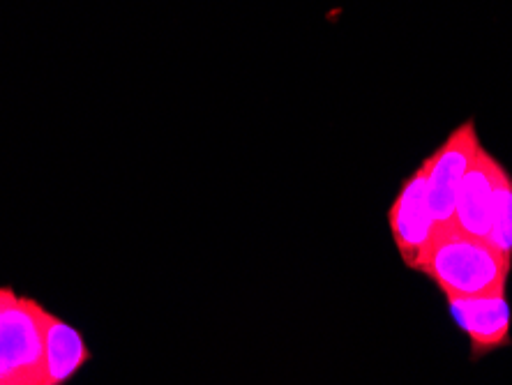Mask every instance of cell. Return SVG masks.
<instances>
[{
    "label": "cell",
    "mask_w": 512,
    "mask_h": 385,
    "mask_svg": "<svg viewBox=\"0 0 512 385\" xmlns=\"http://www.w3.org/2000/svg\"><path fill=\"white\" fill-rule=\"evenodd\" d=\"M418 273L432 279L446 298L483 296L506 291L512 261L485 240L450 229L434 238Z\"/></svg>",
    "instance_id": "obj_1"
},
{
    "label": "cell",
    "mask_w": 512,
    "mask_h": 385,
    "mask_svg": "<svg viewBox=\"0 0 512 385\" xmlns=\"http://www.w3.org/2000/svg\"><path fill=\"white\" fill-rule=\"evenodd\" d=\"M42 309L0 286V385H44Z\"/></svg>",
    "instance_id": "obj_2"
},
{
    "label": "cell",
    "mask_w": 512,
    "mask_h": 385,
    "mask_svg": "<svg viewBox=\"0 0 512 385\" xmlns=\"http://www.w3.org/2000/svg\"><path fill=\"white\" fill-rule=\"evenodd\" d=\"M480 137L473 120L457 125L446 141L423 162L427 169V199L432 210L436 236L455 229V203L466 169L480 146Z\"/></svg>",
    "instance_id": "obj_3"
},
{
    "label": "cell",
    "mask_w": 512,
    "mask_h": 385,
    "mask_svg": "<svg viewBox=\"0 0 512 385\" xmlns=\"http://www.w3.org/2000/svg\"><path fill=\"white\" fill-rule=\"evenodd\" d=\"M388 224L395 247L402 261L411 270H420L429 245L436 238V226L427 199V169L420 164L409 178L399 185L393 206L388 210Z\"/></svg>",
    "instance_id": "obj_4"
},
{
    "label": "cell",
    "mask_w": 512,
    "mask_h": 385,
    "mask_svg": "<svg viewBox=\"0 0 512 385\" xmlns=\"http://www.w3.org/2000/svg\"><path fill=\"white\" fill-rule=\"evenodd\" d=\"M448 314L469 339L471 360H480L512 346V309L506 291L483 296H448Z\"/></svg>",
    "instance_id": "obj_5"
},
{
    "label": "cell",
    "mask_w": 512,
    "mask_h": 385,
    "mask_svg": "<svg viewBox=\"0 0 512 385\" xmlns=\"http://www.w3.org/2000/svg\"><path fill=\"white\" fill-rule=\"evenodd\" d=\"M501 166L503 164L480 143L457 194L455 231L487 243L489 229H492L496 178H499Z\"/></svg>",
    "instance_id": "obj_6"
},
{
    "label": "cell",
    "mask_w": 512,
    "mask_h": 385,
    "mask_svg": "<svg viewBox=\"0 0 512 385\" xmlns=\"http://www.w3.org/2000/svg\"><path fill=\"white\" fill-rule=\"evenodd\" d=\"M42 339H44V385H65L84 369L93 353L86 346L81 332L60 319L47 307L42 309Z\"/></svg>",
    "instance_id": "obj_7"
},
{
    "label": "cell",
    "mask_w": 512,
    "mask_h": 385,
    "mask_svg": "<svg viewBox=\"0 0 512 385\" xmlns=\"http://www.w3.org/2000/svg\"><path fill=\"white\" fill-rule=\"evenodd\" d=\"M487 243L512 261V173L506 166H501L499 178H496L492 229H489Z\"/></svg>",
    "instance_id": "obj_8"
}]
</instances>
